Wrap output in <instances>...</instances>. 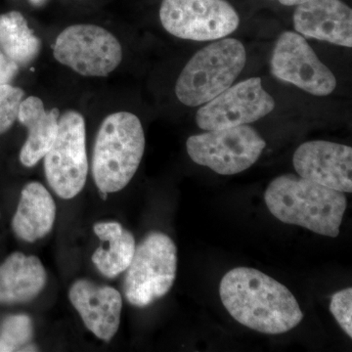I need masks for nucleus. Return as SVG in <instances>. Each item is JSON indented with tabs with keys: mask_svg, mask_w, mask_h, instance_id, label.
Returning <instances> with one entry per match:
<instances>
[{
	"mask_svg": "<svg viewBox=\"0 0 352 352\" xmlns=\"http://www.w3.org/2000/svg\"><path fill=\"white\" fill-rule=\"evenodd\" d=\"M219 295L236 321L259 333H287L303 319L291 291L254 268L238 267L227 272L220 282Z\"/></svg>",
	"mask_w": 352,
	"mask_h": 352,
	"instance_id": "f257e3e1",
	"label": "nucleus"
},
{
	"mask_svg": "<svg viewBox=\"0 0 352 352\" xmlns=\"http://www.w3.org/2000/svg\"><path fill=\"white\" fill-rule=\"evenodd\" d=\"M264 200L271 214L284 223L332 238L339 236L347 207L342 192L294 175L274 178Z\"/></svg>",
	"mask_w": 352,
	"mask_h": 352,
	"instance_id": "f03ea898",
	"label": "nucleus"
},
{
	"mask_svg": "<svg viewBox=\"0 0 352 352\" xmlns=\"http://www.w3.org/2000/svg\"><path fill=\"white\" fill-rule=\"evenodd\" d=\"M144 150L145 134L138 116L117 112L104 119L92 156V175L102 194L119 192L131 182Z\"/></svg>",
	"mask_w": 352,
	"mask_h": 352,
	"instance_id": "7ed1b4c3",
	"label": "nucleus"
},
{
	"mask_svg": "<svg viewBox=\"0 0 352 352\" xmlns=\"http://www.w3.org/2000/svg\"><path fill=\"white\" fill-rule=\"evenodd\" d=\"M247 61L245 46L221 38L198 51L182 69L175 85L178 100L197 107L212 100L237 80Z\"/></svg>",
	"mask_w": 352,
	"mask_h": 352,
	"instance_id": "20e7f679",
	"label": "nucleus"
},
{
	"mask_svg": "<svg viewBox=\"0 0 352 352\" xmlns=\"http://www.w3.org/2000/svg\"><path fill=\"white\" fill-rule=\"evenodd\" d=\"M177 270L175 242L162 232L150 233L138 247L127 267L124 281L127 302L146 307L173 288Z\"/></svg>",
	"mask_w": 352,
	"mask_h": 352,
	"instance_id": "39448f33",
	"label": "nucleus"
},
{
	"mask_svg": "<svg viewBox=\"0 0 352 352\" xmlns=\"http://www.w3.org/2000/svg\"><path fill=\"white\" fill-rule=\"evenodd\" d=\"M266 143L256 129L245 126L207 131L191 136L187 153L194 163L221 175H233L251 168Z\"/></svg>",
	"mask_w": 352,
	"mask_h": 352,
	"instance_id": "423d86ee",
	"label": "nucleus"
},
{
	"mask_svg": "<svg viewBox=\"0 0 352 352\" xmlns=\"http://www.w3.org/2000/svg\"><path fill=\"white\" fill-rule=\"evenodd\" d=\"M46 179L60 198H75L87 182L88 161L85 120L76 111L59 119L57 138L43 157Z\"/></svg>",
	"mask_w": 352,
	"mask_h": 352,
	"instance_id": "0eeeda50",
	"label": "nucleus"
},
{
	"mask_svg": "<svg viewBox=\"0 0 352 352\" xmlns=\"http://www.w3.org/2000/svg\"><path fill=\"white\" fill-rule=\"evenodd\" d=\"M53 54L59 63L78 75L104 78L112 74L122 60L120 41L99 25H69L58 36Z\"/></svg>",
	"mask_w": 352,
	"mask_h": 352,
	"instance_id": "6e6552de",
	"label": "nucleus"
},
{
	"mask_svg": "<svg viewBox=\"0 0 352 352\" xmlns=\"http://www.w3.org/2000/svg\"><path fill=\"white\" fill-rule=\"evenodd\" d=\"M160 20L176 38L219 41L237 30L240 18L226 0H164Z\"/></svg>",
	"mask_w": 352,
	"mask_h": 352,
	"instance_id": "1a4fd4ad",
	"label": "nucleus"
},
{
	"mask_svg": "<svg viewBox=\"0 0 352 352\" xmlns=\"http://www.w3.org/2000/svg\"><path fill=\"white\" fill-rule=\"evenodd\" d=\"M270 67L279 80L315 96L331 94L337 85L332 71L322 63L305 38L296 32H285L279 36Z\"/></svg>",
	"mask_w": 352,
	"mask_h": 352,
	"instance_id": "9d476101",
	"label": "nucleus"
},
{
	"mask_svg": "<svg viewBox=\"0 0 352 352\" xmlns=\"http://www.w3.org/2000/svg\"><path fill=\"white\" fill-rule=\"evenodd\" d=\"M275 108V101L259 78H252L224 90L197 112L204 131L245 126L263 119Z\"/></svg>",
	"mask_w": 352,
	"mask_h": 352,
	"instance_id": "9b49d317",
	"label": "nucleus"
},
{
	"mask_svg": "<svg viewBox=\"0 0 352 352\" xmlns=\"http://www.w3.org/2000/svg\"><path fill=\"white\" fill-rule=\"evenodd\" d=\"M293 164L300 177L342 193H351L352 149L349 146L309 141L296 149Z\"/></svg>",
	"mask_w": 352,
	"mask_h": 352,
	"instance_id": "f8f14e48",
	"label": "nucleus"
},
{
	"mask_svg": "<svg viewBox=\"0 0 352 352\" xmlns=\"http://www.w3.org/2000/svg\"><path fill=\"white\" fill-rule=\"evenodd\" d=\"M293 20L307 38L352 46V10L342 0H307L296 7Z\"/></svg>",
	"mask_w": 352,
	"mask_h": 352,
	"instance_id": "ddd939ff",
	"label": "nucleus"
},
{
	"mask_svg": "<svg viewBox=\"0 0 352 352\" xmlns=\"http://www.w3.org/2000/svg\"><path fill=\"white\" fill-rule=\"evenodd\" d=\"M69 300L88 330L98 339L110 340L119 330L122 298L117 289L78 280L69 289Z\"/></svg>",
	"mask_w": 352,
	"mask_h": 352,
	"instance_id": "4468645a",
	"label": "nucleus"
},
{
	"mask_svg": "<svg viewBox=\"0 0 352 352\" xmlns=\"http://www.w3.org/2000/svg\"><path fill=\"white\" fill-rule=\"evenodd\" d=\"M59 119V110L54 108L46 111L38 97L23 99L17 120L29 131L20 153L23 166L32 168L47 154L57 138Z\"/></svg>",
	"mask_w": 352,
	"mask_h": 352,
	"instance_id": "2eb2a0df",
	"label": "nucleus"
},
{
	"mask_svg": "<svg viewBox=\"0 0 352 352\" xmlns=\"http://www.w3.org/2000/svg\"><path fill=\"white\" fill-rule=\"evenodd\" d=\"M46 271L34 256L14 252L0 265V303L28 302L43 291Z\"/></svg>",
	"mask_w": 352,
	"mask_h": 352,
	"instance_id": "dca6fc26",
	"label": "nucleus"
},
{
	"mask_svg": "<svg viewBox=\"0 0 352 352\" xmlns=\"http://www.w3.org/2000/svg\"><path fill=\"white\" fill-rule=\"evenodd\" d=\"M55 219L56 205L48 190L38 182L25 185L12 220L16 235L25 242H36L50 232Z\"/></svg>",
	"mask_w": 352,
	"mask_h": 352,
	"instance_id": "f3484780",
	"label": "nucleus"
},
{
	"mask_svg": "<svg viewBox=\"0 0 352 352\" xmlns=\"http://www.w3.org/2000/svg\"><path fill=\"white\" fill-rule=\"evenodd\" d=\"M94 233L99 239L108 243V249L100 247L94 252V265L104 276L117 277L127 270L133 258L136 249L133 235L115 221L95 224Z\"/></svg>",
	"mask_w": 352,
	"mask_h": 352,
	"instance_id": "a211bd4d",
	"label": "nucleus"
},
{
	"mask_svg": "<svg viewBox=\"0 0 352 352\" xmlns=\"http://www.w3.org/2000/svg\"><path fill=\"white\" fill-rule=\"evenodd\" d=\"M0 50L19 67L32 63L41 50V41L29 27L22 13L0 15Z\"/></svg>",
	"mask_w": 352,
	"mask_h": 352,
	"instance_id": "6ab92c4d",
	"label": "nucleus"
},
{
	"mask_svg": "<svg viewBox=\"0 0 352 352\" xmlns=\"http://www.w3.org/2000/svg\"><path fill=\"white\" fill-rule=\"evenodd\" d=\"M32 323L27 315L18 314L7 317L0 327V340L10 347L11 351H19L29 344L32 338ZM23 351V349H22Z\"/></svg>",
	"mask_w": 352,
	"mask_h": 352,
	"instance_id": "aec40b11",
	"label": "nucleus"
},
{
	"mask_svg": "<svg viewBox=\"0 0 352 352\" xmlns=\"http://www.w3.org/2000/svg\"><path fill=\"white\" fill-rule=\"evenodd\" d=\"M24 91L10 85H0V135L12 127L18 119L21 102Z\"/></svg>",
	"mask_w": 352,
	"mask_h": 352,
	"instance_id": "412c9836",
	"label": "nucleus"
},
{
	"mask_svg": "<svg viewBox=\"0 0 352 352\" xmlns=\"http://www.w3.org/2000/svg\"><path fill=\"white\" fill-rule=\"evenodd\" d=\"M330 310L340 328L352 338V289L346 288L336 293L331 300Z\"/></svg>",
	"mask_w": 352,
	"mask_h": 352,
	"instance_id": "4be33fe9",
	"label": "nucleus"
},
{
	"mask_svg": "<svg viewBox=\"0 0 352 352\" xmlns=\"http://www.w3.org/2000/svg\"><path fill=\"white\" fill-rule=\"evenodd\" d=\"M20 67L4 54L0 50V85H10L17 76Z\"/></svg>",
	"mask_w": 352,
	"mask_h": 352,
	"instance_id": "5701e85b",
	"label": "nucleus"
},
{
	"mask_svg": "<svg viewBox=\"0 0 352 352\" xmlns=\"http://www.w3.org/2000/svg\"><path fill=\"white\" fill-rule=\"evenodd\" d=\"M276 1L280 2V3L283 4V6H300V4L307 1V0H276Z\"/></svg>",
	"mask_w": 352,
	"mask_h": 352,
	"instance_id": "b1692460",
	"label": "nucleus"
},
{
	"mask_svg": "<svg viewBox=\"0 0 352 352\" xmlns=\"http://www.w3.org/2000/svg\"><path fill=\"white\" fill-rule=\"evenodd\" d=\"M12 351L3 340H0V352Z\"/></svg>",
	"mask_w": 352,
	"mask_h": 352,
	"instance_id": "393cba45",
	"label": "nucleus"
},
{
	"mask_svg": "<svg viewBox=\"0 0 352 352\" xmlns=\"http://www.w3.org/2000/svg\"><path fill=\"white\" fill-rule=\"evenodd\" d=\"M30 3L32 4V6H43L44 3H45L47 0H29Z\"/></svg>",
	"mask_w": 352,
	"mask_h": 352,
	"instance_id": "a878e982",
	"label": "nucleus"
}]
</instances>
